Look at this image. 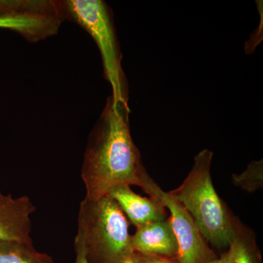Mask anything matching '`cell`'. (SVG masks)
<instances>
[{
    "label": "cell",
    "mask_w": 263,
    "mask_h": 263,
    "mask_svg": "<svg viewBox=\"0 0 263 263\" xmlns=\"http://www.w3.org/2000/svg\"><path fill=\"white\" fill-rule=\"evenodd\" d=\"M113 198L128 220L136 228L166 219L165 208L157 199L143 197L129 186L114 189L108 194Z\"/></svg>",
    "instance_id": "cell-8"
},
{
    "label": "cell",
    "mask_w": 263,
    "mask_h": 263,
    "mask_svg": "<svg viewBox=\"0 0 263 263\" xmlns=\"http://www.w3.org/2000/svg\"><path fill=\"white\" fill-rule=\"evenodd\" d=\"M129 105L109 97L89 137L81 168L86 198L95 200L121 186L144 189L149 175L129 127Z\"/></svg>",
    "instance_id": "cell-1"
},
{
    "label": "cell",
    "mask_w": 263,
    "mask_h": 263,
    "mask_svg": "<svg viewBox=\"0 0 263 263\" xmlns=\"http://www.w3.org/2000/svg\"><path fill=\"white\" fill-rule=\"evenodd\" d=\"M67 19L89 33L100 50L105 79L111 86L115 101L128 104V86L122 66V54L118 40L113 13L100 0L63 1Z\"/></svg>",
    "instance_id": "cell-4"
},
{
    "label": "cell",
    "mask_w": 263,
    "mask_h": 263,
    "mask_svg": "<svg viewBox=\"0 0 263 263\" xmlns=\"http://www.w3.org/2000/svg\"><path fill=\"white\" fill-rule=\"evenodd\" d=\"M132 243L136 253L178 259L179 245L169 218L136 228Z\"/></svg>",
    "instance_id": "cell-7"
},
{
    "label": "cell",
    "mask_w": 263,
    "mask_h": 263,
    "mask_svg": "<svg viewBox=\"0 0 263 263\" xmlns=\"http://www.w3.org/2000/svg\"><path fill=\"white\" fill-rule=\"evenodd\" d=\"M254 238L242 227L236 226V235L230 247L233 263H255Z\"/></svg>",
    "instance_id": "cell-10"
},
{
    "label": "cell",
    "mask_w": 263,
    "mask_h": 263,
    "mask_svg": "<svg viewBox=\"0 0 263 263\" xmlns=\"http://www.w3.org/2000/svg\"><path fill=\"white\" fill-rule=\"evenodd\" d=\"M132 263H180L178 259L164 258V257H155V256L143 255L135 254Z\"/></svg>",
    "instance_id": "cell-12"
},
{
    "label": "cell",
    "mask_w": 263,
    "mask_h": 263,
    "mask_svg": "<svg viewBox=\"0 0 263 263\" xmlns=\"http://www.w3.org/2000/svg\"><path fill=\"white\" fill-rule=\"evenodd\" d=\"M35 211L29 197L15 198L0 191V242L32 243L30 216Z\"/></svg>",
    "instance_id": "cell-6"
},
{
    "label": "cell",
    "mask_w": 263,
    "mask_h": 263,
    "mask_svg": "<svg viewBox=\"0 0 263 263\" xmlns=\"http://www.w3.org/2000/svg\"><path fill=\"white\" fill-rule=\"evenodd\" d=\"M0 263H56L48 254L37 252L33 243L0 242Z\"/></svg>",
    "instance_id": "cell-9"
},
{
    "label": "cell",
    "mask_w": 263,
    "mask_h": 263,
    "mask_svg": "<svg viewBox=\"0 0 263 263\" xmlns=\"http://www.w3.org/2000/svg\"><path fill=\"white\" fill-rule=\"evenodd\" d=\"M76 253V263H88L84 251L80 246L74 245Z\"/></svg>",
    "instance_id": "cell-14"
},
{
    "label": "cell",
    "mask_w": 263,
    "mask_h": 263,
    "mask_svg": "<svg viewBox=\"0 0 263 263\" xmlns=\"http://www.w3.org/2000/svg\"><path fill=\"white\" fill-rule=\"evenodd\" d=\"M143 191L157 199L171 212L169 219L179 245L180 263H208L216 259L190 213L169 193L148 178Z\"/></svg>",
    "instance_id": "cell-5"
},
{
    "label": "cell",
    "mask_w": 263,
    "mask_h": 263,
    "mask_svg": "<svg viewBox=\"0 0 263 263\" xmlns=\"http://www.w3.org/2000/svg\"><path fill=\"white\" fill-rule=\"evenodd\" d=\"M232 179L235 186L248 193H254L262 188V160L252 161L243 173L233 174Z\"/></svg>",
    "instance_id": "cell-11"
},
{
    "label": "cell",
    "mask_w": 263,
    "mask_h": 263,
    "mask_svg": "<svg viewBox=\"0 0 263 263\" xmlns=\"http://www.w3.org/2000/svg\"><path fill=\"white\" fill-rule=\"evenodd\" d=\"M74 245L82 248L88 263H132L136 254L128 219L108 195L81 201Z\"/></svg>",
    "instance_id": "cell-2"
},
{
    "label": "cell",
    "mask_w": 263,
    "mask_h": 263,
    "mask_svg": "<svg viewBox=\"0 0 263 263\" xmlns=\"http://www.w3.org/2000/svg\"><path fill=\"white\" fill-rule=\"evenodd\" d=\"M208 263H233V252L229 247V249L219 259H214Z\"/></svg>",
    "instance_id": "cell-13"
},
{
    "label": "cell",
    "mask_w": 263,
    "mask_h": 263,
    "mask_svg": "<svg viewBox=\"0 0 263 263\" xmlns=\"http://www.w3.org/2000/svg\"><path fill=\"white\" fill-rule=\"evenodd\" d=\"M213 155L211 150L200 151L187 177L169 193L190 213L204 239L218 248H224L234 240L237 223L213 184Z\"/></svg>",
    "instance_id": "cell-3"
}]
</instances>
